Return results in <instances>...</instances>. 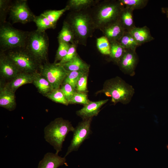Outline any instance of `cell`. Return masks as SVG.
Listing matches in <instances>:
<instances>
[{"instance_id": "6", "label": "cell", "mask_w": 168, "mask_h": 168, "mask_svg": "<svg viewBox=\"0 0 168 168\" xmlns=\"http://www.w3.org/2000/svg\"><path fill=\"white\" fill-rule=\"evenodd\" d=\"M49 37L45 31L37 29L29 32L25 48L40 63L47 61Z\"/></svg>"}, {"instance_id": "15", "label": "cell", "mask_w": 168, "mask_h": 168, "mask_svg": "<svg viewBox=\"0 0 168 168\" xmlns=\"http://www.w3.org/2000/svg\"><path fill=\"white\" fill-rule=\"evenodd\" d=\"M101 31L110 44L118 42L126 31L118 21L105 27Z\"/></svg>"}, {"instance_id": "31", "label": "cell", "mask_w": 168, "mask_h": 168, "mask_svg": "<svg viewBox=\"0 0 168 168\" xmlns=\"http://www.w3.org/2000/svg\"><path fill=\"white\" fill-rule=\"evenodd\" d=\"M89 71H77L69 72L63 83H67L71 85L75 89L79 78Z\"/></svg>"}, {"instance_id": "37", "label": "cell", "mask_w": 168, "mask_h": 168, "mask_svg": "<svg viewBox=\"0 0 168 168\" xmlns=\"http://www.w3.org/2000/svg\"><path fill=\"white\" fill-rule=\"evenodd\" d=\"M60 88L69 103L76 91L75 89L70 84L65 83L62 84Z\"/></svg>"}, {"instance_id": "4", "label": "cell", "mask_w": 168, "mask_h": 168, "mask_svg": "<svg viewBox=\"0 0 168 168\" xmlns=\"http://www.w3.org/2000/svg\"><path fill=\"white\" fill-rule=\"evenodd\" d=\"M75 129L68 120L61 118L55 119L44 128V138L54 147L58 154L61 151L63 142L70 132Z\"/></svg>"}, {"instance_id": "14", "label": "cell", "mask_w": 168, "mask_h": 168, "mask_svg": "<svg viewBox=\"0 0 168 168\" xmlns=\"http://www.w3.org/2000/svg\"><path fill=\"white\" fill-rule=\"evenodd\" d=\"M108 100L106 99L96 101H90L88 104L84 105L82 109L77 111L76 114L83 119L92 118L98 114L100 108Z\"/></svg>"}, {"instance_id": "25", "label": "cell", "mask_w": 168, "mask_h": 168, "mask_svg": "<svg viewBox=\"0 0 168 168\" xmlns=\"http://www.w3.org/2000/svg\"><path fill=\"white\" fill-rule=\"evenodd\" d=\"M119 44L125 49L136 50L139 46L131 35L126 31L118 42Z\"/></svg>"}, {"instance_id": "33", "label": "cell", "mask_w": 168, "mask_h": 168, "mask_svg": "<svg viewBox=\"0 0 168 168\" xmlns=\"http://www.w3.org/2000/svg\"><path fill=\"white\" fill-rule=\"evenodd\" d=\"M12 1L8 0H0V25L6 22L7 13H9L10 6Z\"/></svg>"}, {"instance_id": "3", "label": "cell", "mask_w": 168, "mask_h": 168, "mask_svg": "<svg viewBox=\"0 0 168 168\" xmlns=\"http://www.w3.org/2000/svg\"><path fill=\"white\" fill-rule=\"evenodd\" d=\"M100 92L111 97V101L114 104L118 102L127 104L131 101L135 90L132 85L117 76L106 80Z\"/></svg>"}, {"instance_id": "18", "label": "cell", "mask_w": 168, "mask_h": 168, "mask_svg": "<svg viewBox=\"0 0 168 168\" xmlns=\"http://www.w3.org/2000/svg\"><path fill=\"white\" fill-rule=\"evenodd\" d=\"M65 161V157H62L55 153L48 152L40 162L38 168H57Z\"/></svg>"}, {"instance_id": "35", "label": "cell", "mask_w": 168, "mask_h": 168, "mask_svg": "<svg viewBox=\"0 0 168 168\" xmlns=\"http://www.w3.org/2000/svg\"><path fill=\"white\" fill-rule=\"evenodd\" d=\"M88 72L82 75L78 80L76 87L75 90L78 92L86 93L87 89V77Z\"/></svg>"}, {"instance_id": "23", "label": "cell", "mask_w": 168, "mask_h": 168, "mask_svg": "<svg viewBox=\"0 0 168 168\" xmlns=\"http://www.w3.org/2000/svg\"><path fill=\"white\" fill-rule=\"evenodd\" d=\"M99 0H69L66 5L70 8V10L78 11L88 9L91 8Z\"/></svg>"}, {"instance_id": "24", "label": "cell", "mask_w": 168, "mask_h": 168, "mask_svg": "<svg viewBox=\"0 0 168 168\" xmlns=\"http://www.w3.org/2000/svg\"><path fill=\"white\" fill-rule=\"evenodd\" d=\"M110 49L109 56L110 60L117 65L124 54L126 49L121 46L118 42L110 44Z\"/></svg>"}, {"instance_id": "28", "label": "cell", "mask_w": 168, "mask_h": 168, "mask_svg": "<svg viewBox=\"0 0 168 168\" xmlns=\"http://www.w3.org/2000/svg\"><path fill=\"white\" fill-rule=\"evenodd\" d=\"M46 97L55 102L66 105L69 104L60 88L53 90Z\"/></svg>"}, {"instance_id": "1", "label": "cell", "mask_w": 168, "mask_h": 168, "mask_svg": "<svg viewBox=\"0 0 168 168\" xmlns=\"http://www.w3.org/2000/svg\"><path fill=\"white\" fill-rule=\"evenodd\" d=\"M90 9L71 11L65 20L74 33L75 44L86 46L88 39L92 37L96 29L90 12Z\"/></svg>"}, {"instance_id": "22", "label": "cell", "mask_w": 168, "mask_h": 168, "mask_svg": "<svg viewBox=\"0 0 168 168\" xmlns=\"http://www.w3.org/2000/svg\"><path fill=\"white\" fill-rule=\"evenodd\" d=\"M57 38L58 42L76 44L73 31L69 24L65 20L63 22L62 28L58 33Z\"/></svg>"}, {"instance_id": "38", "label": "cell", "mask_w": 168, "mask_h": 168, "mask_svg": "<svg viewBox=\"0 0 168 168\" xmlns=\"http://www.w3.org/2000/svg\"><path fill=\"white\" fill-rule=\"evenodd\" d=\"M161 10L162 12L166 14L167 18H168V7L162 8Z\"/></svg>"}, {"instance_id": "36", "label": "cell", "mask_w": 168, "mask_h": 168, "mask_svg": "<svg viewBox=\"0 0 168 168\" xmlns=\"http://www.w3.org/2000/svg\"><path fill=\"white\" fill-rule=\"evenodd\" d=\"M77 44H71L66 56L57 63L60 64L65 63L70 61L76 57L78 55L77 51Z\"/></svg>"}, {"instance_id": "2", "label": "cell", "mask_w": 168, "mask_h": 168, "mask_svg": "<svg viewBox=\"0 0 168 168\" xmlns=\"http://www.w3.org/2000/svg\"><path fill=\"white\" fill-rule=\"evenodd\" d=\"M100 1L91 8L90 12L96 29L101 31L118 21L124 6L119 0Z\"/></svg>"}, {"instance_id": "7", "label": "cell", "mask_w": 168, "mask_h": 168, "mask_svg": "<svg viewBox=\"0 0 168 168\" xmlns=\"http://www.w3.org/2000/svg\"><path fill=\"white\" fill-rule=\"evenodd\" d=\"M5 52L21 72L34 73L39 72L42 64L25 47L15 49Z\"/></svg>"}, {"instance_id": "27", "label": "cell", "mask_w": 168, "mask_h": 168, "mask_svg": "<svg viewBox=\"0 0 168 168\" xmlns=\"http://www.w3.org/2000/svg\"><path fill=\"white\" fill-rule=\"evenodd\" d=\"M37 27V30L41 31H45L49 29H54L56 25L50 22L42 13L39 16H36L34 20Z\"/></svg>"}, {"instance_id": "17", "label": "cell", "mask_w": 168, "mask_h": 168, "mask_svg": "<svg viewBox=\"0 0 168 168\" xmlns=\"http://www.w3.org/2000/svg\"><path fill=\"white\" fill-rule=\"evenodd\" d=\"M128 32L131 35L139 46L154 39L151 35L149 28L146 26L141 27L135 26Z\"/></svg>"}, {"instance_id": "10", "label": "cell", "mask_w": 168, "mask_h": 168, "mask_svg": "<svg viewBox=\"0 0 168 168\" xmlns=\"http://www.w3.org/2000/svg\"><path fill=\"white\" fill-rule=\"evenodd\" d=\"M92 118L83 119L75 128L72 138L65 157L73 151H77L84 141L89 138L92 133L91 125Z\"/></svg>"}, {"instance_id": "34", "label": "cell", "mask_w": 168, "mask_h": 168, "mask_svg": "<svg viewBox=\"0 0 168 168\" xmlns=\"http://www.w3.org/2000/svg\"><path fill=\"white\" fill-rule=\"evenodd\" d=\"M90 101L86 93L78 92L76 91L69 101V103L85 105L88 104Z\"/></svg>"}, {"instance_id": "32", "label": "cell", "mask_w": 168, "mask_h": 168, "mask_svg": "<svg viewBox=\"0 0 168 168\" xmlns=\"http://www.w3.org/2000/svg\"><path fill=\"white\" fill-rule=\"evenodd\" d=\"M58 46L55 56L54 63L61 60L66 55L70 47L71 44L59 41Z\"/></svg>"}, {"instance_id": "16", "label": "cell", "mask_w": 168, "mask_h": 168, "mask_svg": "<svg viewBox=\"0 0 168 168\" xmlns=\"http://www.w3.org/2000/svg\"><path fill=\"white\" fill-rule=\"evenodd\" d=\"M34 73L20 72L12 79L6 82V84L8 87L15 93L16 90L22 86L33 83Z\"/></svg>"}, {"instance_id": "39", "label": "cell", "mask_w": 168, "mask_h": 168, "mask_svg": "<svg viewBox=\"0 0 168 168\" xmlns=\"http://www.w3.org/2000/svg\"><path fill=\"white\" fill-rule=\"evenodd\" d=\"M167 148H168V146H167Z\"/></svg>"}, {"instance_id": "20", "label": "cell", "mask_w": 168, "mask_h": 168, "mask_svg": "<svg viewBox=\"0 0 168 168\" xmlns=\"http://www.w3.org/2000/svg\"><path fill=\"white\" fill-rule=\"evenodd\" d=\"M133 11L124 6L119 16L118 21L126 31H129L135 27L133 19Z\"/></svg>"}, {"instance_id": "21", "label": "cell", "mask_w": 168, "mask_h": 168, "mask_svg": "<svg viewBox=\"0 0 168 168\" xmlns=\"http://www.w3.org/2000/svg\"><path fill=\"white\" fill-rule=\"evenodd\" d=\"M61 65L68 72L77 71L89 72L90 67V65L83 61L78 55L70 61Z\"/></svg>"}, {"instance_id": "26", "label": "cell", "mask_w": 168, "mask_h": 168, "mask_svg": "<svg viewBox=\"0 0 168 168\" xmlns=\"http://www.w3.org/2000/svg\"><path fill=\"white\" fill-rule=\"evenodd\" d=\"M70 10L69 7L66 5L63 8L59 10H47L42 14L51 23L56 25L60 17L66 11Z\"/></svg>"}, {"instance_id": "13", "label": "cell", "mask_w": 168, "mask_h": 168, "mask_svg": "<svg viewBox=\"0 0 168 168\" xmlns=\"http://www.w3.org/2000/svg\"><path fill=\"white\" fill-rule=\"evenodd\" d=\"M0 106L9 111L14 110L16 106L15 93L2 80L0 82Z\"/></svg>"}, {"instance_id": "30", "label": "cell", "mask_w": 168, "mask_h": 168, "mask_svg": "<svg viewBox=\"0 0 168 168\" xmlns=\"http://www.w3.org/2000/svg\"><path fill=\"white\" fill-rule=\"evenodd\" d=\"M125 7L134 10L144 8L147 5L148 0H119Z\"/></svg>"}, {"instance_id": "5", "label": "cell", "mask_w": 168, "mask_h": 168, "mask_svg": "<svg viewBox=\"0 0 168 168\" xmlns=\"http://www.w3.org/2000/svg\"><path fill=\"white\" fill-rule=\"evenodd\" d=\"M29 33L16 29L7 22L0 25V51L25 47Z\"/></svg>"}, {"instance_id": "12", "label": "cell", "mask_w": 168, "mask_h": 168, "mask_svg": "<svg viewBox=\"0 0 168 168\" xmlns=\"http://www.w3.org/2000/svg\"><path fill=\"white\" fill-rule=\"evenodd\" d=\"M21 72L5 52L0 51L1 79L9 81Z\"/></svg>"}, {"instance_id": "8", "label": "cell", "mask_w": 168, "mask_h": 168, "mask_svg": "<svg viewBox=\"0 0 168 168\" xmlns=\"http://www.w3.org/2000/svg\"><path fill=\"white\" fill-rule=\"evenodd\" d=\"M39 72L49 82L53 90L60 88L69 72L62 65L48 62L41 65Z\"/></svg>"}, {"instance_id": "11", "label": "cell", "mask_w": 168, "mask_h": 168, "mask_svg": "<svg viewBox=\"0 0 168 168\" xmlns=\"http://www.w3.org/2000/svg\"><path fill=\"white\" fill-rule=\"evenodd\" d=\"M138 62V58L136 50L126 49L118 65L125 74L134 76Z\"/></svg>"}, {"instance_id": "19", "label": "cell", "mask_w": 168, "mask_h": 168, "mask_svg": "<svg viewBox=\"0 0 168 168\" xmlns=\"http://www.w3.org/2000/svg\"><path fill=\"white\" fill-rule=\"evenodd\" d=\"M32 83L39 92L45 96L53 90L49 82L39 72L34 73Z\"/></svg>"}, {"instance_id": "9", "label": "cell", "mask_w": 168, "mask_h": 168, "mask_svg": "<svg viewBox=\"0 0 168 168\" xmlns=\"http://www.w3.org/2000/svg\"><path fill=\"white\" fill-rule=\"evenodd\" d=\"M8 13L13 23L26 24L33 21L36 16L30 10L26 0L12 1Z\"/></svg>"}, {"instance_id": "29", "label": "cell", "mask_w": 168, "mask_h": 168, "mask_svg": "<svg viewBox=\"0 0 168 168\" xmlns=\"http://www.w3.org/2000/svg\"><path fill=\"white\" fill-rule=\"evenodd\" d=\"M96 45L98 51L102 54L109 55L110 53V45L107 38L104 36L97 38Z\"/></svg>"}]
</instances>
